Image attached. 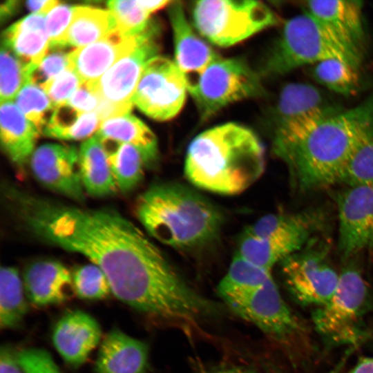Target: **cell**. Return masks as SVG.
I'll return each mask as SVG.
<instances>
[{"label":"cell","mask_w":373,"mask_h":373,"mask_svg":"<svg viewBox=\"0 0 373 373\" xmlns=\"http://www.w3.org/2000/svg\"><path fill=\"white\" fill-rule=\"evenodd\" d=\"M75 6L59 3L45 17L49 46H68L66 35L71 23Z\"/></svg>","instance_id":"38"},{"label":"cell","mask_w":373,"mask_h":373,"mask_svg":"<svg viewBox=\"0 0 373 373\" xmlns=\"http://www.w3.org/2000/svg\"><path fill=\"white\" fill-rule=\"evenodd\" d=\"M59 2L55 0L28 1L26 2L28 9L34 13L46 15Z\"/></svg>","instance_id":"45"},{"label":"cell","mask_w":373,"mask_h":373,"mask_svg":"<svg viewBox=\"0 0 373 373\" xmlns=\"http://www.w3.org/2000/svg\"><path fill=\"white\" fill-rule=\"evenodd\" d=\"M116 27V20L110 10L75 6L66 43L73 48L84 47L101 39Z\"/></svg>","instance_id":"28"},{"label":"cell","mask_w":373,"mask_h":373,"mask_svg":"<svg viewBox=\"0 0 373 373\" xmlns=\"http://www.w3.org/2000/svg\"><path fill=\"white\" fill-rule=\"evenodd\" d=\"M222 299L238 316L279 345L292 360L305 361L311 355L309 330L283 298L273 277L258 288Z\"/></svg>","instance_id":"6"},{"label":"cell","mask_w":373,"mask_h":373,"mask_svg":"<svg viewBox=\"0 0 373 373\" xmlns=\"http://www.w3.org/2000/svg\"><path fill=\"white\" fill-rule=\"evenodd\" d=\"M344 262L333 296L312 315L315 330L329 347L358 345L371 336L367 318L373 292L353 258Z\"/></svg>","instance_id":"5"},{"label":"cell","mask_w":373,"mask_h":373,"mask_svg":"<svg viewBox=\"0 0 373 373\" xmlns=\"http://www.w3.org/2000/svg\"><path fill=\"white\" fill-rule=\"evenodd\" d=\"M160 28L151 22L137 46L119 59L97 81L87 82L99 99L96 113L102 122L130 113L145 64L158 55Z\"/></svg>","instance_id":"10"},{"label":"cell","mask_w":373,"mask_h":373,"mask_svg":"<svg viewBox=\"0 0 373 373\" xmlns=\"http://www.w3.org/2000/svg\"><path fill=\"white\" fill-rule=\"evenodd\" d=\"M168 12L173 36L175 62L187 86L220 56L195 33L180 1H171Z\"/></svg>","instance_id":"18"},{"label":"cell","mask_w":373,"mask_h":373,"mask_svg":"<svg viewBox=\"0 0 373 373\" xmlns=\"http://www.w3.org/2000/svg\"><path fill=\"white\" fill-rule=\"evenodd\" d=\"M338 219V249L343 262L373 249V189L346 186L334 193Z\"/></svg>","instance_id":"14"},{"label":"cell","mask_w":373,"mask_h":373,"mask_svg":"<svg viewBox=\"0 0 373 373\" xmlns=\"http://www.w3.org/2000/svg\"><path fill=\"white\" fill-rule=\"evenodd\" d=\"M135 213L149 235L181 251L202 249L214 242L224 221L213 202L175 182L150 186L137 198Z\"/></svg>","instance_id":"4"},{"label":"cell","mask_w":373,"mask_h":373,"mask_svg":"<svg viewBox=\"0 0 373 373\" xmlns=\"http://www.w3.org/2000/svg\"><path fill=\"white\" fill-rule=\"evenodd\" d=\"M15 354L17 362L25 373H63L46 350L27 348Z\"/></svg>","instance_id":"39"},{"label":"cell","mask_w":373,"mask_h":373,"mask_svg":"<svg viewBox=\"0 0 373 373\" xmlns=\"http://www.w3.org/2000/svg\"><path fill=\"white\" fill-rule=\"evenodd\" d=\"M318 236L281 264L286 287L294 299L304 306L317 308L333 296L339 280L329 260L330 242Z\"/></svg>","instance_id":"11"},{"label":"cell","mask_w":373,"mask_h":373,"mask_svg":"<svg viewBox=\"0 0 373 373\" xmlns=\"http://www.w3.org/2000/svg\"><path fill=\"white\" fill-rule=\"evenodd\" d=\"M211 373H256L254 371L242 368V367H231L224 368L213 371Z\"/></svg>","instance_id":"48"},{"label":"cell","mask_w":373,"mask_h":373,"mask_svg":"<svg viewBox=\"0 0 373 373\" xmlns=\"http://www.w3.org/2000/svg\"><path fill=\"white\" fill-rule=\"evenodd\" d=\"M187 90L206 120L231 104L259 95L262 87L259 74L245 61L218 57Z\"/></svg>","instance_id":"9"},{"label":"cell","mask_w":373,"mask_h":373,"mask_svg":"<svg viewBox=\"0 0 373 373\" xmlns=\"http://www.w3.org/2000/svg\"><path fill=\"white\" fill-rule=\"evenodd\" d=\"M17 107L43 134L48 125L55 106L41 88L32 84H26L15 97Z\"/></svg>","instance_id":"33"},{"label":"cell","mask_w":373,"mask_h":373,"mask_svg":"<svg viewBox=\"0 0 373 373\" xmlns=\"http://www.w3.org/2000/svg\"><path fill=\"white\" fill-rule=\"evenodd\" d=\"M68 47L63 45L49 46L45 57L31 72L29 83L44 90L50 82L64 71L70 68L69 57L73 50H69Z\"/></svg>","instance_id":"37"},{"label":"cell","mask_w":373,"mask_h":373,"mask_svg":"<svg viewBox=\"0 0 373 373\" xmlns=\"http://www.w3.org/2000/svg\"><path fill=\"white\" fill-rule=\"evenodd\" d=\"M304 11L345 46L363 56L365 32L363 2L357 0H313L303 2Z\"/></svg>","instance_id":"16"},{"label":"cell","mask_w":373,"mask_h":373,"mask_svg":"<svg viewBox=\"0 0 373 373\" xmlns=\"http://www.w3.org/2000/svg\"><path fill=\"white\" fill-rule=\"evenodd\" d=\"M372 137L373 93L298 137L272 142V150L287 166L292 187L306 193L339 183L354 153Z\"/></svg>","instance_id":"2"},{"label":"cell","mask_w":373,"mask_h":373,"mask_svg":"<svg viewBox=\"0 0 373 373\" xmlns=\"http://www.w3.org/2000/svg\"><path fill=\"white\" fill-rule=\"evenodd\" d=\"M0 373H25L16 358V354L8 347H1L0 351Z\"/></svg>","instance_id":"44"},{"label":"cell","mask_w":373,"mask_h":373,"mask_svg":"<svg viewBox=\"0 0 373 373\" xmlns=\"http://www.w3.org/2000/svg\"><path fill=\"white\" fill-rule=\"evenodd\" d=\"M29 163L35 178L46 188L75 201L84 200L79 151L75 147L42 144L35 149Z\"/></svg>","instance_id":"15"},{"label":"cell","mask_w":373,"mask_h":373,"mask_svg":"<svg viewBox=\"0 0 373 373\" xmlns=\"http://www.w3.org/2000/svg\"><path fill=\"white\" fill-rule=\"evenodd\" d=\"M23 280L13 267L0 270V326L13 329L19 326L27 312Z\"/></svg>","instance_id":"29"},{"label":"cell","mask_w":373,"mask_h":373,"mask_svg":"<svg viewBox=\"0 0 373 373\" xmlns=\"http://www.w3.org/2000/svg\"><path fill=\"white\" fill-rule=\"evenodd\" d=\"M318 236L307 231L256 238L244 233L237 253L251 263L271 270L289 256L301 249L311 239Z\"/></svg>","instance_id":"22"},{"label":"cell","mask_w":373,"mask_h":373,"mask_svg":"<svg viewBox=\"0 0 373 373\" xmlns=\"http://www.w3.org/2000/svg\"><path fill=\"white\" fill-rule=\"evenodd\" d=\"M102 337L101 327L90 314L81 310L64 314L56 323L52 343L61 358L69 365L84 363Z\"/></svg>","instance_id":"19"},{"label":"cell","mask_w":373,"mask_h":373,"mask_svg":"<svg viewBox=\"0 0 373 373\" xmlns=\"http://www.w3.org/2000/svg\"><path fill=\"white\" fill-rule=\"evenodd\" d=\"M102 123V121L96 112L83 113L68 133L66 140H77L86 138L99 130Z\"/></svg>","instance_id":"43"},{"label":"cell","mask_w":373,"mask_h":373,"mask_svg":"<svg viewBox=\"0 0 373 373\" xmlns=\"http://www.w3.org/2000/svg\"><path fill=\"white\" fill-rule=\"evenodd\" d=\"M271 270L260 267L236 254L225 276L219 283L220 297L246 291L263 285L271 278Z\"/></svg>","instance_id":"30"},{"label":"cell","mask_w":373,"mask_h":373,"mask_svg":"<svg viewBox=\"0 0 373 373\" xmlns=\"http://www.w3.org/2000/svg\"><path fill=\"white\" fill-rule=\"evenodd\" d=\"M79 166L84 191L89 195L105 197L118 190L106 152L97 134L81 145L79 150Z\"/></svg>","instance_id":"25"},{"label":"cell","mask_w":373,"mask_h":373,"mask_svg":"<svg viewBox=\"0 0 373 373\" xmlns=\"http://www.w3.org/2000/svg\"><path fill=\"white\" fill-rule=\"evenodd\" d=\"M345 186L373 189V137L362 144L348 161L340 179Z\"/></svg>","instance_id":"36"},{"label":"cell","mask_w":373,"mask_h":373,"mask_svg":"<svg viewBox=\"0 0 373 373\" xmlns=\"http://www.w3.org/2000/svg\"><path fill=\"white\" fill-rule=\"evenodd\" d=\"M144 32L130 35L116 27L101 39L74 49L69 57L70 68L82 82H96L111 66L137 46Z\"/></svg>","instance_id":"17"},{"label":"cell","mask_w":373,"mask_h":373,"mask_svg":"<svg viewBox=\"0 0 373 373\" xmlns=\"http://www.w3.org/2000/svg\"><path fill=\"white\" fill-rule=\"evenodd\" d=\"M82 84L79 75L73 69L68 68L50 82L44 91L57 106L67 102Z\"/></svg>","instance_id":"41"},{"label":"cell","mask_w":373,"mask_h":373,"mask_svg":"<svg viewBox=\"0 0 373 373\" xmlns=\"http://www.w3.org/2000/svg\"><path fill=\"white\" fill-rule=\"evenodd\" d=\"M1 142L9 159L23 169L33 153L39 131L12 102L1 103Z\"/></svg>","instance_id":"23"},{"label":"cell","mask_w":373,"mask_h":373,"mask_svg":"<svg viewBox=\"0 0 373 373\" xmlns=\"http://www.w3.org/2000/svg\"><path fill=\"white\" fill-rule=\"evenodd\" d=\"M1 103L12 102L19 92L29 83L32 68L24 64L6 46L1 47Z\"/></svg>","instance_id":"32"},{"label":"cell","mask_w":373,"mask_h":373,"mask_svg":"<svg viewBox=\"0 0 373 373\" xmlns=\"http://www.w3.org/2000/svg\"><path fill=\"white\" fill-rule=\"evenodd\" d=\"M17 6V2L15 1H6L1 7V17L3 18L11 15Z\"/></svg>","instance_id":"47"},{"label":"cell","mask_w":373,"mask_h":373,"mask_svg":"<svg viewBox=\"0 0 373 373\" xmlns=\"http://www.w3.org/2000/svg\"><path fill=\"white\" fill-rule=\"evenodd\" d=\"M339 59L358 68L362 57L341 44L304 12L288 19L261 66L262 75L276 77L300 66Z\"/></svg>","instance_id":"7"},{"label":"cell","mask_w":373,"mask_h":373,"mask_svg":"<svg viewBox=\"0 0 373 373\" xmlns=\"http://www.w3.org/2000/svg\"><path fill=\"white\" fill-rule=\"evenodd\" d=\"M82 113L68 102L55 107L50 121L44 131V135L66 140L67 135L76 124Z\"/></svg>","instance_id":"40"},{"label":"cell","mask_w":373,"mask_h":373,"mask_svg":"<svg viewBox=\"0 0 373 373\" xmlns=\"http://www.w3.org/2000/svg\"><path fill=\"white\" fill-rule=\"evenodd\" d=\"M343 110L314 85L287 84L280 90L271 113V141L298 137Z\"/></svg>","instance_id":"12"},{"label":"cell","mask_w":373,"mask_h":373,"mask_svg":"<svg viewBox=\"0 0 373 373\" xmlns=\"http://www.w3.org/2000/svg\"><path fill=\"white\" fill-rule=\"evenodd\" d=\"M265 169V149L249 128L229 122L209 128L189 144L184 173L195 186L233 195L253 185Z\"/></svg>","instance_id":"3"},{"label":"cell","mask_w":373,"mask_h":373,"mask_svg":"<svg viewBox=\"0 0 373 373\" xmlns=\"http://www.w3.org/2000/svg\"><path fill=\"white\" fill-rule=\"evenodd\" d=\"M23 284L26 297L38 307L60 304L75 294L72 271L53 260L29 264L23 271Z\"/></svg>","instance_id":"20"},{"label":"cell","mask_w":373,"mask_h":373,"mask_svg":"<svg viewBox=\"0 0 373 373\" xmlns=\"http://www.w3.org/2000/svg\"><path fill=\"white\" fill-rule=\"evenodd\" d=\"M26 65L36 68L48 52L49 38L45 15L32 13L8 28L2 42Z\"/></svg>","instance_id":"24"},{"label":"cell","mask_w":373,"mask_h":373,"mask_svg":"<svg viewBox=\"0 0 373 373\" xmlns=\"http://www.w3.org/2000/svg\"><path fill=\"white\" fill-rule=\"evenodd\" d=\"M312 75L317 82L338 94L352 95L359 88L358 69L339 59H327L314 64Z\"/></svg>","instance_id":"31"},{"label":"cell","mask_w":373,"mask_h":373,"mask_svg":"<svg viewBox=\"0 0 373 373\" xmlns=\"http://www.w3.org/2000/svg\"><path fill=\"white\" fill-rule=\"evenodd\" d=\"M191 11L198 32L220 47L238 44L278 23L272 10L259 1H197Z\"/></svg>","instance_id":"8"},{"label":"cell","mask_w":373,"mask_h":373,"mask_svg":"<svg viewBox=\"0 0 373 373\" xmlns=\"http://www.w3.org/2000/svg\"><path fill=\"white\" fill-rule=\"evenodd\" d=\"M68 102L81 113H90L97 110L99 99L88 83L82 82Z\"/></svg>","instance_id":"42"},{"label":"cell","mask_w":373,"mask_h":373,"mask_svg":"<svg viewBox=\"0 0 373 373\" xmlns=\"http://www.w3.org/2000/svg\"><path fill=\"white\" fill-rule=\"evenodd\" d=\"M17 215L48 243L86 257L106 275L111 293L132 308L164 323L189 329L213 305L195 291L161 250L115 210L66 205L7 191Z\"/></svg>","instance_id":"1"},{"label":"cell","mask_w":373,"mask_h":373,"mask_svg":"<svg viewBox=\"0 0 373 373\" xmlns=\"http://www.w3.org/2000/svg\"><path fill=\"white\" fill-rule=\"evenodd\" d=\"M187 86L175 62L157 55L144 65L133 97V104L146 115L158 121L175 117L182 108Z\"/></svg>","instance_id":"13"},{"label":"cell","mask_w":373,"mask_h":373,"mask_svg":"<svg viewBox=\"0 0 373 373\" xmlns=\"http://www.w3.org/2000/svg\"><path fill=\"white\" fill-rule=\"evenodd\" d=\"M99 136L106 152L117 189L122 192L132 191L144 176L146 166L142 155L131 144Z\"/></svg>","instance_id":"27"},{"label":"cell","mask_w":373,"mask_h":373,"mask_svg":"<svg viewBox=\"0 0 373 373\" xmlns=\"http://www.w3.org/2000/svg\"><path fill=\"white\" fill-rule=\"evenodd\" d=\"M347 373H373V356L360 358Z\"/></svg>","instance_id":"46"},{"label":"cell","mask_w":373,"mask_h":373,"mask_svg":"<svg viewBox=\"0 0 373 373\" xmlns=\"http://www.w3.org/2000/svg\"><path fill=\"white\" fill-rule=\"evenodd\" d=\"M72 278L75 294L80 298L99 300L111 293L106 275L93 263L77 267Z\"/></svg>","instance_id":"35"},{"label":"cell","mask_w":373,"mask_h":373,"mask_svg":"<svg viewBox=\"0 0 373 373\" xmlns=\"http://www.w3.org/2000/svg\"><path fill=\"white\" fill-rule=\"evenodd\" d=\"M107 6L116 20L117 28L127 35L142 33L151 22L152 12L143 1L114 0L108 1Z\"/></svg>","instance_id":"34"},{"label":"cell","mask_w":373,"mask_h":373,"mask_svg":"<svg viewBox=\"0 0 373 373\" xmlns=\"http://www.w3.org/2000/svg\"><path fill=\"white\" fill-rule=\"evenodd\" d=\"M97 133L102 137L133 146L142 155L146 167L153 166L157 162L159 152L155 135L142 121L130 113L104 120Z\"/></svg>","instance_id":"26"},{"label":"cell","mask_w":373,"mask_h":373,"mask_svg":"<svg viewBox=\"0 0 373 373\" xmlns=\"http://www.w3.org/2000/svg\"><path fill=\"white\" fill-rule=\"evenodd\" d=\"M149 347L143 341L119 329L104 338L95 363L97 373H146Z\"/></svg>","instance_id":"21"}]
</instances>
